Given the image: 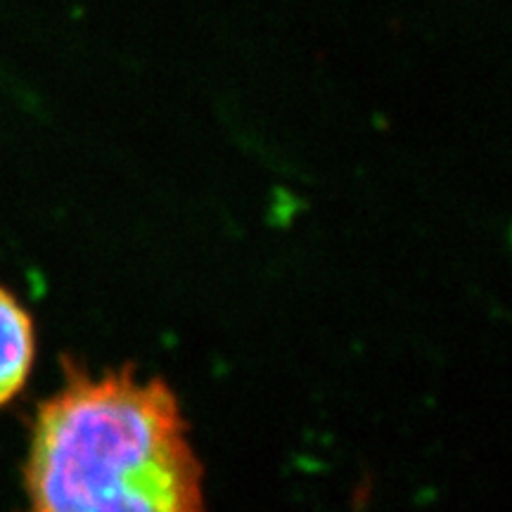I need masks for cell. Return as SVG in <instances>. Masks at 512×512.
<instances>
[{
    "mask_svg": "<svg viewBox=\"0 0 512 512\" xmlns=\"http://www.w3.org/2000/svg\"><path fill=\"white\" fill-rule=\"evenodd\" d=\"M34 356V320L15 294L0 287V406L27 384Z\"/></svg>",
    "mask_w": 512,
    "mask_h": 512,
    "instance_id": "cell-2",
    "label": "cell"
},
{
    "mask_svg": "<svg viewBox=\"0 0 512 512\" xmlns=\"http://www.w3.org/2000/svg\"><path fill=\"white\" fill-rule=\"evenodd\" d=\"M204 472L169 384L74 373L38 408L31 512H204Z\"/></svg>",
    "mask_w": 512,
    "mask_h": 512,
    "instance_id": "cell-1",
    "label": "cell"
}]
</instances>
